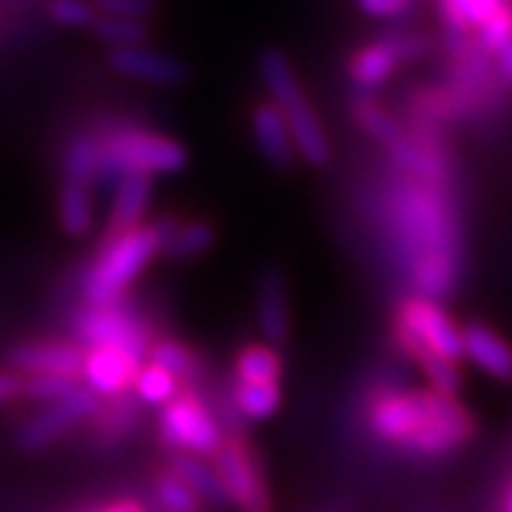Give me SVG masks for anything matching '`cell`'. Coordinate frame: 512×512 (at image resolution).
I'll return each instance as SVG.
<instances>
[{"label": "cell", "instance_id": "cell-1", "mask_svg": "<svg viewBox=\"0 0 512 512\" xmlns=\"http://www.w3.org/2000/svg\"><path fill=\"white\" fill-rule=\"evenodd\" d=\"M387 254L410 282V293L447 299L464 271L461 214L450 185L424 183L393 168L379 197Z\"/></svg>", "mask_w": 512, "mask_h": 512}, {"label": "cell", "instance_id": "cell-2", "mask_svg": "<svg viewBox=\"0 0 512 512\" xmlns=\"http://www.w3.org/2000/svg\"><path fill=\"white\" fill-rule=\"evenodd\" d=\"M362 419L370 439L410 461H444L478 436L476 416L458 396L399 382L370 384Z\"/></svg>", "mask_w": 512, "mask_h": 512}, {"label": "cell", "instance_id": "cell-3", "mask_svg": "<svg viewBox=\"0 0 512 512\" xmlns=\"http://www.w3.org/2000/svg\"><path fill=\"white\" fill-rule=\"evenodd\" d=\"M174 222V214H163L128 234L100 239L89 262L77 271L80 299L89 305H106L131 296V285L146 274L157 256H163Z\"/></svg>", "mask_w": 512, "mask_h": 512}, {"label": "cell", "instance_id": "cell-4", "mask_svg": "<svg viewBox=\"0 0 512 512\" xmlns=\"http://www.w3.org/2000/svg\"><path fill=\"white\" fill-rule=\"evenodd\" d=\"M92 128L103 140V168L109 191L123 174L168 177L180 174L188 165V148L163 131H151L126 120H109Z\"/></svg>", "mask_w": 512, "mask_h": 512}, {"label": "cell", "instance_id": "cell-5", "mask_svg": "<svg viewBox=\"0 0 512 512\" xmlns=\"http://www.w3.org/2000/svg\"><path fill=\"white\" fill-rule=\"evenodd\" d=\"M259 74H262V86L268 92V100L282 111L285 123L291 128L299 160H305L313 168L328 165L333 157L328 131L322 126V117L313 109L311 97L302 89L299 77L293 72L291 60L279 49H265L259 57Z\"/></svg>", "mask_w": 512, "mask_h": 512}, {"label": "cell", "instance_id": "cell-6", "mask_svg": "<svg viewBox=\"0 0 512 512\" xmlns=\"http://www.w3.org/2000/svg\"><path fill=\"white\" fill-rule=\"evenodd\" d=\"M464 325L444 308L441 299L407 293L390 313V345L396 353L427 350L450 362H464Z\"/></svg>", "mask_w": 512, "mask_h": 512}, {"label": "cell", "instance_id": "cell-7", "mask_svg": "<svg viewBox=\"0 0 512 512\" xmlns=\"http://www.w3.org/2000/svg\"><path fill=\"white\" fill-rule=\"evenodd\" d=\"M157 439L168 456L214 458L228 439L208 387H183L174 402L157 410Z\"/></svg>", "mask_w": 512, "mask_h": 512}, {"label": "cell", "instance_id": "cell-8", "mask_svg": "<svg viewBox=\"0 0 512 512\" xmlns=\"http://www.w3.org/2000/svg\"><path fill=\"white\" fill-rule=\"evenodd\" d=\"M69 333L83 348H100V345H123L148 356L154 339L160 336L151 319L140 311V305L126 296L106 305H89L80 302L69 313Z\"/></svg>", "mask_w": 512, "mask_h": 512}, {"label": "cell", "instance_id": "cell-9", "mask_svg": "<svg viewBox=\"0 0 512 512\" xmlns=\"http://www.w3.org/2000/svg\"><path fill=\"white\" fill-rule=\"evenodd\" d=\"M222 484L228 490V501L237 512H271L274 495L265 473V461L248 439V430L228 433V439L220 447V453L211 458Z\"/></svg>", "mask_w": 512, "mask_h": 512}, {"label": "cell", "instance_id": "cell-10", "mask_svg": "<svg viewBox=\"0 0 512 512\" xmlns=\"http://www.w3.org/2000/svg\"><path fill=\"white\" fill-rule=\"evenodd\" d=\"M427 52V40L421 35H382L359 46L348 57V80L359 94H373L390 83V77L402 69L404 63L419 60Z\"/></svg>", "mask_w": 512, "mask_h": 512}, {"label": "cell", "instance_id": "cell-11", "mask_svg": "<svg viewBox=\"0 0 512 512\" xmlns=\"http://www.w3.org/2000/svg\"><path fill=\"white\" fill-rule=\"evenodd\" d=\"M100 396L89 390L86 384H80L72 396L60 399L55 404H43L35 416L23 421L18 427V444L23 453H40L46 447H52L55 441H60L66 433H72L77 427H86L92 416L100 407Z\"/></svg>", "mask_w": 512, "mask_h": 512}, {"label": "cell", "instance_id": "cell-12", "mask_svg": "<svg viewBox=\"0 0 512 512\" xmlns=\"http://www.w3.org/2000/svg\"><path fill=\"white\" fill-rule=\"evenodd\" d=\"M86 348L74 339H23L6 350V365L23 376H66L83 382Z\"/></svg>", "mask_w": 512, "mask_h": 512}, {"label": "cell", "instance_id": "cell-13", "mask_svg": "<svg viewBox=\"0 0 512 512\" xmlns=\"http://www.w3.org/2000/svg\"><path fill=\"white\" fill-rule=\"evenodd\" d=\"M146 365V356L123 345H100L86 348L83 362V384L100 399H117L134 393L137 376Z\"/></svg>", "mask_w": 512, "mask_h": 512}, {"label": "cell", "instance_id": "cell-14", "mask_svg": "<svg viewBox=\"0 0 512 512\" xmlns=\"http://www.w3.org/2000/svg\"><path fill=\"white\" fill-rule=\"evenodd\" d=\"M106 66L111 72L148 83V86H160V89H177L188 80V69L180 57L151 49V46H128V49H109L106 52Z\"/></svg>", "mask_w": 512, "mask_h": 512}, {"label": "cell", "instance_id": "cell-15", "mask_svg": "<svg viewBox=\"0 0 512 512\" xmlns=\"http://www.w3.org/2000/svg\"><path fill=\"white\" fill-rule=\"evenodd\" d=\"M151 200H154V177L123 174L111 188L109 214H106V225H103V237L100 239L120 237V234H128V231L148 222Z\"/></svg>", "mask_w": 512, "mask_h": 512}, {"label": "cell", "instance_id": "cell-16", "mask_svg": "<svg viewBox=\"0 0 512 512\" xmlns=\"http://www.w3.org/2000/svg\"><path fill=\"white\" fill-rule=\"evenodd\" d=\"M464 362L481 370L487 379L512 384V342L487 322H464Z\"/></svg>", "mask_w": 512, "mask_h": 512}, {"label": "cell", "instance_id": "cell-17", "mask_svg": "<svg viewBox=\"0 0 512 512\" xmlns=\"http://www.w3.org/2000/svg\"><path fill=\"white\" fill-rule=\"evenodd\" d=\"M256 319L265 342H271L276 348L288 345L291 339V293H288V282L279 268L268 265L259 279H256Z\"/></svg>", "mask_w": 512, "mask_h": 512}, {"label": "cell", "instance_id": "cell-18", "mask_svg": "<svg viewBox=\"0 0 512 512\" xmlns=\"http://www.w3.org/2000/svg\"><path fill=\"white\" fill-rule=\"evenodd\" d=\"M251 134H254V143L262 154V160L271 168L288 171L299 160L291 128L285 123L282 111L276 109L271 100H262L251 109Z\"/></svg>", "mask_w": 512, "mask_h": 512}, {"label": "cell", "instance_id": "cell-19", "mask_svg": "<svg viewBox=\"0 0 512 512\" xmlns=\"http://www.w3.org/2000/svg\"><path fill=\"white\" fill-rule=\"evenodd\" d=\"M140 419H143V402L134 393H126L117 399H103L86 427H89L92 444L111 450V447L126 444L137 433Z\"/></svg>", "mask_w": 512, "mask_h": 512}, {"label": "cell", "instance_id": "cell-20", "mask_svg": "<svg viewBox=\"0 0 512 512\" xmlns=\"http://www.w3.org/2000/svg\"><path fill=\"white\" fill-rule=\"evenodd\" d=\"M60 171L69 183L106 188V168H103V140L94 128H83L69 137L60 154Z\"/></svg>", "mask_w": 512, "mask_h": 512}, {"label": "cell", "instance_id": "cell-21", "mask_svg": "<svg viewBox=\"0 0 512 512\" xmlns=\"http://www.w3.org/2000/svg\"><path fill=\"white\" fill-rule=\"evenodd\" d=\"M222 390H225L228 402L234 407V413L245 421V427L271 421L282 410V402H285L282 384H254L228 379V384Z\"/></svg>", "mask_w": 512, "mask_h": 512}, {"label": "cell", "instance_id": "cell-22", "mask_svg": "<svg viewBox=\"0 0 512 512\" xmlns=\"http://www.w3.org/2000/svg\"><path fill=\"white\" fill-rule=\"evenodd\" d=\"M350 114H353V123L362 128L384 154L407 137V123L402 117H396L387 106H382L373 94H356Z\"/></svg>", "mask_w": 512, "mask_h": 512}, {"label": "cell", "instance_id": "cell-23", "mask_svg": "<svg viewBox=\"0 0 512 512\" xmlns=\"http://www.w3.org/2000/svg\"><path fill=\"white\" fill-rule=\"evenodd\" d=\"M146 362L165 367L168 373H174L183 387H205V359L188 342L177 336H157L154 345L148 350Z\"/></svg>", "mask_w": 512, "mask_h": 512}, {"label": "cell", "instance_id": "cell-24", "mask_svg": "<svg viewBox=\"0 0 512 512\" xmlns=\"http://www.w3.org/2000/svg\"><path fill=\"white\" fill-rule=\"evenodd\" d=\"M231 379L254 384H282L285 379V359L282 350L271 342H248L234 353Z\"/></svg>", "mask_w": 512, "mask_h": 512}, {"label": "cell", "instance_id": "cell-25", "mask_svg": "<svg viewBox=\"0 0 512 512\" xmlns=\"http://www.w3.org/2000/svg\"><path fill=\"white\" fill-rule=\"evenodd\" d=\"M504 3L512 0H436V12L444 26V35L476 37Z\"/></svg>", "mask_w": 512, "mask_h": 512}, {"label": "cell", "instance_id": "cell-26", "mask_svg": "<svg viewBox=\"0 0 512 512\" xmlns=\"http://www.w3.org/2000/svg\"><path fill=\"white\" fill-rule=\"evenodd\" d=\"M168 467L183 478L185 484L200 495L202 504L208 507H231L228 490L222 484L220 473L211 458L200 456H168Z\"/></svg>", "mask_w": 512, "mask_h": 512}, {"label": "cell", "instance_id": "cell-27", "mask_svg": "<svg viewBox=\"0 0 512 512\" xmlns=\"http://www.w3.org/2000/svg\"><path fill=\"white\" fill-rule=\"evenodd\" d=\"M94 188L80 183L63 180L60 194H57V222L63 228V234L72 239H86L94 231Z\"/></svg>", "mask_w": 512, "mask_h": 512}, {"label": "cell", "instance_id": "cell-28", "mask_svg": "<svg viewBox=\"0 0 512 512\" xmlns=\"http://www.w3.org/2000/svg\"><path fill=\"white\" fill-rule=\"evenodd\" d=\"M217 242V228L205 220H177L168 242H165V259L171 262H188V259H200L202 254H208Z\"/></svg>", "mask_w": 512, "mask_h": 512}, {"label": "cell", "instance_id": "cell-29", "mask_svg": "<svg viewBox=\"0 0 512 512\" xmlns=\"http://www.w3.org/2000/svg\"><path fill=\"white\" fill-rule=\"evenodd\" d=\"M151 490H154V501H157L160 512H202L205 507L200 495L194 493L168 464L154 473Z\"/></svg>", "mask_w": 512, "mask_h": 512}, {"label": "cell", "instance_id": "cell-30", "mask_svg": "<svg viewBox=\"0 0 512 512\" xmlns=\"http://www.w3.org/2000/svg\"><path fill=\"white\" fill-rule=\"evenodd\" d=\"M180 390H183V382L154 362L143 365L137 384H134V396L143 402V407H157V410L168 402H174L180 396Z\"/></svg>", "mask_w": 512, "mask_h": 512}, {"label": "cell", "instance_id": "cell-31", "mask_svg": "<svg viewBox=\"0 0 512 512\" xmlns=\"http://www.w3.org/2000/svg\"><path fill=\"white\" fill-rule=\"evenodd\" d=\"M92 35L106 43L109 49H128V46H146L151 40V26L143 20H128V18H109L100 15L94 23Z\"/></svg>", "mask_w": 512, "mask_h": 512}, {"label": "cell", "instance_id": "cell-32", "mask_svg": "<svg viewBox=\"0 0 512 512\" xmlns=\"http://www.w3.org/2000/svg\"><path fill=\"white\" fill-rule=\"evenodd\" d=\"M23 399L32 404H55L66 396H72L74 390L83 382L66 379V376H23Z\"/></svg>", "mask_w": 512, "mask_h": 512}, {"label": "cell", "instance_id": "cell-33", "mask_svg": "<svg viewBox=\"0 0 512 512\" xmlns=\"http://www.w3.org/2000/svg\"><path fill=\"white\" fill-rule=\"evenodd\" d=\"M49 20L60 29H94L100 18L92 0H52L49 3Z\"/></svg>", "mask_w": 512, "mask_h": 512}, {"label": "cell", "instance_id": "cell-34", "mask_svg": "<svg viewBox=\"0 0 512 512\" xmlns=\"http://www.w3.org/2000/svg\"><path fill=\"white\" fill-rule=\"evenodd\" d=\"M100 15L109 18H128V20H148L157 12V0H92Z\"/></svg>", "mask_w": 512, "mask_h": 512}, {"label": "cell", "instance_id": "cell-35", "mask_svg": "<svg viewBox=\"0 0 512 512\" xmlns=\"http://www.w3.org/2000/svg\"><path fill=\"white\" fill-rule=\"evenodd\" d=\"M23 373L12 370V367H0V407L23 402Z\"/></svg>", "mask_w": 512, "mask_h": 512}, {"label": "cell", "instance_id": "cell-36", "mask_svg": "<svg viewBox=\"0 0 512 512\" xmlns=\"http://www.w3.org/2000/svg\"><path fill=\"white\" fill-rule=\"evenodd\" d=\"M410 3H413V0H359V9H362L365 15H370V18L390 20L404 15V12L410 9Z\"/></svg>", "mask_w": 512, "mask_h": 512}, {"label": "cell", "instance_id": "cell-37", "mask_svg": "<svg viewBox=\"0 0 512 512\" xmlns=\"http://www.w3.org/2000/svg\"><path fill=\"white\" fill-rule=\"evenodd\" d=\"M86 512H148V507L137 498H117V501H109L103 507H94V510Z\"/></svg>", "mask_w": 512, "mask_h": 512}, {"label": "cell", "instance_id": "cell-38", "mask_svg": "<svg viewBox=\"0 0 512 512\" xmlns=\"http://www.w3.org/2000/svg\"><path fill=\"white\" fill-rule=\"evenodd\" d=\"M319 512H348V507H345V504H330V507H325V510Z\"/></svg>", "mask_w": 512, "mask_h": 512}]
</instances>
